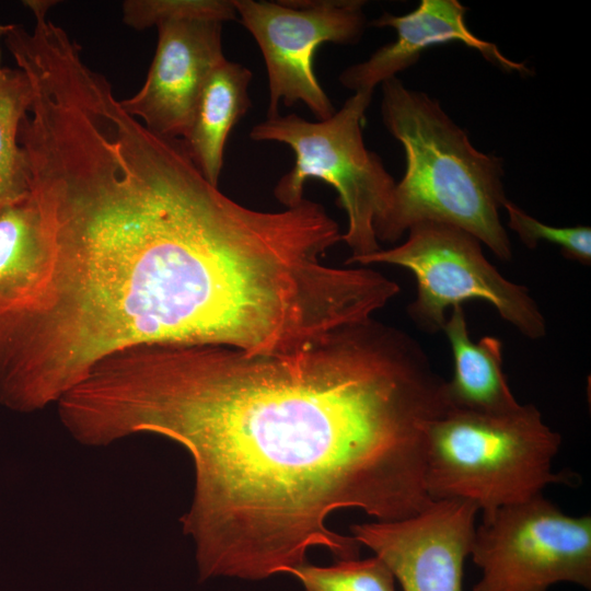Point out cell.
Segmentation results:
<instances>
[{"mask_svg": "<svg viewBox=\"0 0 591 591\" xmlns=\"http://www.w3.org/2000/svg\"><path fill=\"white\" fill-rule=\"evenodd\" d=\"M242 25L264 57L269 103L267 117L279 105L303 103L318 120L335 107L314 70L320 45L356 44L368 25L362 0L256 1L233 0Z\"/></svg>", "mask_w": 591, "mask_h": 591, "instance_id": "obj_8", "label": "cell"}, {"mask_svg": "<svg viewBox=\"0 0 591 591\" xmlns=\"http://www.w3.org/2000/svg\"><path fill=\"white\" fill-rule=\"evenodd\" d=\"M19 143L46 262L0 311L1 406L42 410L135 345L269 343L291 282L282 234L210 184L182 139L147 129L100 82L36 105Z\"/></svg>", "mask_w": 591, "mask_h": 591, "instance_id": "obj_2", "label": "cell"}, {"mask_svg": "<svg viewBox=\"0 0 591 591\" xmlns=\"http://www.w3.org/2000/svg\"><path fill=\"white\" fill-rule=\"evenodd\" d=\"M508 215V227L523 245L535 250L540 241H546L560 248L568 259L582 265L591 263V229L587 225L553 227L543 223L507 199L502 206Z\"/></svg>", "mask_w": 591, "mask_h": 591, "instance_id": "obj_18", "label": "cell"}, {"mask_svg": "<svg viewBox=\"0 0 591 591\" xmlns=\"http://www.w3.org/2000/svg\"><path fill=\"white\" fill-rule=\"evenodd\" d=\"M223 23L212 20L169 21L157 26L158 44L148 76L123 108L150 131L183 139L202 86L225 59Z\"/></svg>", "mask_w": 591, "mask_h": 591, "instance_id": "obj_10", "label": "cell"}, {"mask_svg": "<svg viewBox=\"0 0 591 591\" xmlns=\"http://www.w3.org/2000/svg\"><path fill=\"white\" fill-rule=\"evenodd\" d=\"M404 243L379 250L354 264H387L405 268L417 281L408 314L422 332H441L445 312L467 300L491 304L498 314L530 339L546 335V321L529 289L505 278L491 265L482 243L457 227L426 221L413 225Z\"/></svg>", "mask_w": 591, "mask_h": 591, "instance_id": "obj_6", "label": "cell"}, {"mask_svg": "<svg viewBox=\"0 0 591 591\" xmlns=\"http://www.w3.org/2000/svg\"><path fill=\"white\" fill-rule=\"evenodd\" d=\"M560 444L532 404L506 414L451 408L428 431L427 494L432 501L470 500L490 517L549 484L570 483V475L552 471Z\"/></svg>", "mask_w": 591, "mask_h": 591, "instance_id": "obj_4", "label": "cell"}, {"mask_svg": "<svg viewBox=\"0 0 591 591\" xmlns=\"http://www.w3.org/2000/svg\"><path fill=\"white\" fill-rule=\"evenodd\" d=\"M40 216L28 193L0 209V311L31 293L44 275Z\"/></svg>", "mask_w": 591, "mask_h": 591, "instance_id": "obj_14", "label": "cell"}, {"mask_svg": "<svg viewBox=\"0 0 591 591\" xmlns=\"http://www.w3.org/2000/svg\"><path fill=\"white\" fill-rule=\"evenodd\" d=\"M466 11L457 0H421L415 10L403 15L384 12L369 24L394 28L396 39L376 49L367 60L344 69L338 77L340 84L354 92H374L376 85L416 65L426 49L451 42L477 50L506 71L529 74L528 66L509 59L495 44L468 28Z\"/></svg>", "mask_w": 591, "mask_h": 591, "instance_id": "obj_11", "label": "cell"}, {"mask_svg": "<svg viewBox=\"0 0 591 591\" xmlns=\"http://www.w3.org/2000/svg\"><path fill=\"white\" fill-rule=\"evenodd\" d=\"M121 11L124 23L137 31L169 21L237 19L233 0H126Z\"/></svg>", "mask_w": 591, "mask_h": 591, "instance_id": "obj_17", "label": "cell"}, {"mask_svg": "<svg viewBox=\"0 0 591 591\" xmlns=\"http://www.w3.org/2000/svg\"><path fill=\"white\" fill-rule=\"evenodd\" d=\"M477 512L470 500H437L410 518L349 529L385 563L404 591H463Z\"/></svg>", "mask_w": 591, "mask_h": 591, "instance_id": "obj_9", "label": "cell"}, {"mask_svg": "<svg viewBox=\"0 0 591 591\" xmlns=\"http://www.w3.org/2000/svg\"><path fill=\"white\" fill-rule=\"evenodd\" d=\"M290 573L305 591H395V578L378 556L337 560L326 567L304 563Z\"/></svg>", "mask_w": 591, "mask_h": 591, "instance_id": "obj_16", "label": "cell"}, {"mask_svg": "<svg viewBox=\"0 0 591 591\" xmlns=\"http://www.w3.org/2000/svg\"><path fill=\"white\" fill-rule=\"evenodd\" d=\"M451 346L454 372L444 383L451 408L506 414L521 404L513 396L502 370V343L494 336L472 341L463 305L451 308L442 328Z\"/></svg>", "mask_w": 591, "mask_h": 591, "instance_id": "obj_12", "label": "cell"}, {"mask_svg": "<svg viewBox=\"0 0 591 591\" xmlns=\"http://www.w3.org/2000/svg\"><path fill=\"white\" fill-rule=\"evenodd\" d=\"M381 115L402 144L406 169L375 227L379 242H396L413 225L441 222L474 235L500 260L512 246L499 210L508 199L500 158L477 150L439 101L397 77L381 84Z\"/></svg>", "mask_w": 591, "mask_h": 591, "instance_id": "obj_3", "label": "cell"}, {"mask_svg": "<svg viewBox=\"0 0 591 591\" xmlns=\"http://www.w3.org/2000/svg\"><path fill=\"white\" fill-rule=\"evenodd\" d=\"M11 26L0 23V42ZM31 103L27 76L19 68L2 67L0 49V209L28 193L27 167L18 136Z\"/></svg>", "mask_w": 591, "mask_h": 591, "instance_id": "obj_15", "label": "cell"}, {"mask_svg": "<svg viewBox=\"0 0 591 591\" xmlns=\"http://www.w3.org/2000/svg\"><path fill=\"white\" fill-rule=\"evenodd\" d=\"M482 571L473 591H547L557 582L591 588V517H571L541 495L496 510L475 529Z\"/></svg>", "mask_w": 591, "mask_h": 591, "instance_id": "obj_7", "label": "cell"}, {"mask_svg": "<svg viewBox=\"0 0 591 591\" xmlns=\"http://www.w3.org/2000/svg\"><path fill=\"white\" fill-rule=\"evenodd\" d=\"M444 383L419 343L372 318L291 354L130 346L94 363L70 412L84 445L153 432L187 449L195 493L181 522L199 579L259 580L312 547L358 558L361 544L327 526L335 510L396 521L432 502L427 440L450 409Z\"/></svg>", "mask_w": 591, "mask_h": 591, "instance_id": "obj_1", "label": "cell"}, {"mask_svg": "<svg viewBox=\"0 0 591 591\" xmlns=\"http://www.w3.org/2000/svg\"><path fill=\"white\" fill-rule=\"evenodd\" d=\"M252 78L245 66L223 59L206 80L182 139L195 165L215 186L219 183L230 131L252 105Z\"/></svg>", "mask_w": 591, "mask_h": 591, "instance_id": "obj_13", "label": "cell"}, {"mask_svg": "<svg viewBox=\"0 0 591 591\" xmlns=\"http://www.w3.org/2000/svg\"><path fill=\"white\" fill-rule=\"evenodd\" d=\"M373 92H355L331 117L309 121L292 113L266 117L250 131L255 141H276L289 146L294 154L292 169L274 189L286 208L304 199L310 179L335 188L338 206L347 216L341 235L351 251L346 264L381 250L375 227L384 217L396 182L381 158L366 147L362 127Z\"/></svg>", "mask_w": 591, "mask_h": 591, "instance_id": "obj_5", "label": "cell"}, {"mask_svg": "<svg viewBox=\"0 0 591 591\" xmlns=\"http://www.w3.org/2000/svg\"><path fill=\"white\" fill-rule=\"evenodd\" d=\"M30 1H33V0H27V1H24V2H23V3H24V5H26V7H27V3H28ZM44 1H48V2H49V3L51 4V7H53V5H55L54 1H50V0H44Z\"/></svg>", "mask_w": 591, "mask_h": 591, "instance_id": "obj_19", "label": "cell"}]
</instances>
